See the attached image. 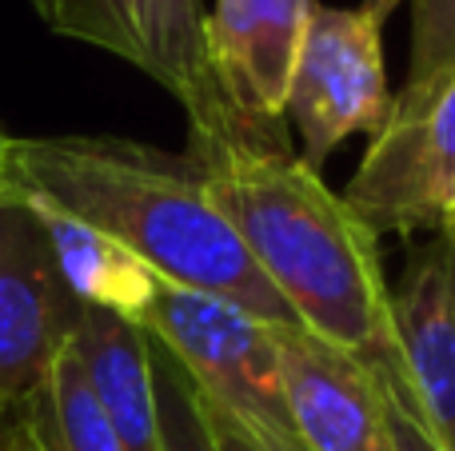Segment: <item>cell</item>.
<instances>
[{
    "label": "cell",
    "mask_w": 455,
    "mask_h": 451,
    "mask_svg": "<svg viewBox=\"0 0 455 451\" xmlns=\"http://www.w3.org/2000/svg\"><path fill=\"white\" fill-rule=\"evenodd\" d=\"M212 208L304 332L355 356L384 396L416 420L387 324L379 240L291 152L240 140L188 144ZM419 423V420H416Z\"/></svg>",
    "instance_id": "6da1fadb"
},
{
    "label": "cell",
    "mask_w": 455,
    "mask_h": 451,
    "mask_svg": "<svg viewBox=\"0 0 455 451\" xmlns=\"http://www.w3.org/2000/svg\"><path fill=\"white\" fill-rule=\"evenodd\" d=\"M4 200L48 204L112 236L164 284L216 296L272 328H296L228 220L212 208L188 152L120 136H4Z\"/></svg>",
    "instance_id": "7a4b0ae2"
},
{
    "label": "cell",
    "mask_w": 455,
    "mask_h": 451,
    "mask_svg": "<svg viewBox=\"0 0 455 451\" xmlns=\"http://www.w3.org/2000/svg\"><path fill=\"white\" fill-rule=\"evenodd\" d=\"M455 68L408 80L371 132L344 204L371 236H451Z\"/></svg>",
    "instance_id": "3957f363"
},
{
    "label": "cell",
    "mask_w": 455,
    "mask_h": 451,
    "mask_svg": "<svg viewBox=\"0 0 455 451\" xmlns=\"http://www.w3.org/2000/svg\"><path fill=\"white\" fill-rule=\"evenodd\" d=\"M140 328L180 364L204 400L240 415L248 428L272 439L275 451L296 447L280 392L272 324L228 300L160 280Z\"/></svg>",
    "instance_id": "277c9868"
},
{
    "label": "cell",
    "mask_w": 455,
    "mask_h": 451,
    "mask_svg": "<svg viewBox=\"0 0 455 451\" xmlns=\"http://www.w3.org/2000/svg\"><path fill=\"white\" fill-rule=\"evenodd\" d=\"M400 0H360L352 8L312 4L291 68L283 120L299 132V160L312 172L355 132H376L387 116L384 24Z\"/></svg>",
    "instance_id": "5b68a950"
},
{
    "label": "cell",
    "mask_w": 455,
    "mask_h": 451,
    "mask_svg": "<svg viewBox=\"0 0 455 451\" xmlns=\"http://www.w3.org/2000/svg\"><path fill=\"white\" fill-rule=\"evenodd\" d=\"M52 32L136 64L188 112V144L240 140L204 60L200 0H32Z\"/></svg>",
    "instance_id": "8992f818"
},
{
    "label": "cell",
    "mask_w": 455,
    "mask_h": 451,
    "mask_svg": "<svg viewBox=\"0 0 455 451\" xmlns=\"http://www.w3.org/2000/svg\"><path fill=\"white\" fill-rule=\"evenodd\" d=\"M84 316L24 204H0V431L20 423Z\"/></svg>",
    "instance_id": "52a82bcc"
},
{
    "label": "cell",
    "mask_w": 455,
    "mask_h": 451,
    "mask_svg": "<svg viewBox=\"0 0 455 451\" xmlns=\"http://www.w3.org/2000/svg\"><path fill=\"white\" fill-rule=\"evenodd\" d=\"M315 0H216L204 12V60L240 144L288 152L283 100Z\"/></svg>",
    "instance_id": "ba28073f"
},
{
    "label": "cell",
    "mask_w": 455,
    "mask_h": 451,
    "mask_svg": "<svg viewBox=\"0 0 455 451\" xmlns=\"http://www.w3.org/2000/svg\"><path fill=\"white\" fill-rule=\"evenodd\" d=\"M280 392L299 451H395L387 396L355 356L304 328H272Z\"/></svg>",
    "instance_id": "9c48e42d"
},
{
    "label": "cell",
    "mask_w": 455,
    "mask_h": 451,
    "mask_svg": "<svg viewBox=\"0 0 455 451\" xmlns=\"http://www.w3.org/2000/svg\"><path fill=\"white\" fill-rule=\"evenodd\" d=\"M451 236H424L387 284V324L416 420L440 451H455V276Z\"/></svg>",
    "instance_id": "30bf717a"
},
{
    "label": "cell",
    "mask_w": 455,
    "mask_h": 451,
    "mask_svg": "<svg viewBox=\"0 0 455 451\" xmlns=\"http://www.w3.org/2000/svg\"><path fill=\"white\" fill-rule=\"evenodd\" d=\"M84 380L100 404L120 451H160L156 392H152L148 332L140 324L116 320L108 312L84 308L72 336Z\"/></svg>",
    "instance_id": "8fae6325"
},
{
    "label": "cell",
    "mask_w": 455,
    "mask_h": 451,
    "mask_svg": "<svg viewBox=\"0 0 455 451\" xmlns=\"http://www.w3.org/2000/svg\"><path fill=\"white\" fill-rule=\"evenodd\" d=\"M24 208L36 216L56 272H60L64 288L80 300V308L108 312L116 320L140 324L160 288L156 272L136 260L128 248H120L112 236L56 212V208L48 204H24Z\"/></svg>",
    "instance_id": "7c38bea8"
},
{
    "label": "cell",
    "mask_w": 455,
    "mask_h": 451,
    "mask_svg": "<svg viewBox=\"0 0 455 451\" xmlns=\"http://www.w3.org/2000/svg\"><path fill=\"white\" fill-rule=\"evenodd\" d=\"M20 423L36 439L40 451H120L72 344L60 352L48 380L40 384L32 404L24 407Z\"/></svg>",
    "instance_id": "4fadbf2b"
},
{
    "label": "cell",
    "mask_w": 455,
    "mask_h": 451,
    "mask_svg": "<svg viewBox=\"0 0 455 451\" xmlns=\"http://www.w3.org/2000/svg\"><path fill=\"white\" fill-rule=\"evenodd\" d=\"M148 364H152V392H156L160 451H220L192 380L152 336H148Z\"/></svg>",
    "instance_id": "5bb4252c"
},
{
    "label": "cell",
    "mask_w": 455,
    "mask_h": 451,
    "mask_svg": "<svg viewBox=\"0 0 455 451\" xmlns=\"http://www.w3.org/2000/svg\"><path fill=\"white\" fill-rule=\"evenodd\" d=\"M455 68V0H411V68L408 80Z\"/></svg>",
    "instance_id": "9a60e30c"
},
{
    "label": "cell",
    "mask_w": 455,
    "mask_h": 451,
    "mask_svg": "<svg viewBox=\"0 0 455 451\" xmlns=\"http://www.w3.org/2000/svg\"><path fill=\"white\" fill-rule=\"evenodd\" d=\"M196 396H200V392H196ZM200 407H204L208 428H212L220 451H275L272 444H267V436H259L256 428H248V423H243L240 415H232L228 407L212 404V400H204V396H200Z\"/></svg>",
    "instance_id": "2e32d148"
},
{
    "label": "cell",
    "mask_w": 455,
    "mask_h": 451,
    "mask_svg": "<svg viewBox=\"0 0 455 451\" xmlns=\"http://www.w3.org/2000/svg\"><path fill=\"white\" fill-rule=\"evenodd\" d=\"M387 420H392V444H395V451H440L432 439H427V431L419 428V423L411 420L400 404H392V400H387Z\"/></svg>",
    "instance_id": "e0dca14e"
},
{
    "label": "cell",
    "mask_w": 455,
    "mask_h": 451,
    "mask_svg": "<svg viewBox=\"0 0 455 451\" xmlns=\"http://www.w3.org/2000/svg\"><path fill=\"white\" fill-rule=\"evenodd\" d=\"M12 451H40L36 447V439L24 431V423H16V439H12Z\"/></svg>",
    "instance_id": "ac0fdd59"
},
{
    "label": "cell",
    "mask_w": 455,
    "mask_h": 451,
    "mask_svg": "<svg viewBox=\"0 0 455 451\" xmlns=\"http://www.w3.org/2000/svg\"><path fill=\"white\" fill-rule=\"evenodd\" d=\"M12 439H16V428L12 431H0V451H12Z\"/></svg>",
    "instance_id": "d6986e66"
},
{
    "label": "cell",
    "mask_w": 455,
    "mask_h": 451,
    "mask_svg": "<svg viewBox=\"0 0 455 451\" xmlns=\"http://www.w3.org/2000/svg\"><path fill=\"white\" fill-rule=\"evenodd\" d=\"M4 148V144H0ZM0 204H4V168H0Z\"/></svg>",
    "instance_id": "ffe728a7"
},
{
    "label": "cell",
    "mask_w": 455,
    "mask_h": 451,
    "mask_svg": "<svg viewBox=\"0 0 455 451\" xmlns=\"http://www.w3.org/2000/svg\"><path fill=\"white\" fill-rule=\"evenodd\" d=\"M4 136H8V132H4V128H0V144H4Z\"/></svg>",
    "instance_id": "44dd1931"
},
{
    "label": "cell",
    "mask_w": 455,
    "mask_h": 451,
    "mask_svg": "<svg viewBox=\"0 0 455 451\" xmlns=\"http://www.w3.org/2000/svg\"><path fill=\"white\" fill-rule=\"evenodd\" d=\"M267 444H272V439H267ZM291 451H299V447H291Z\"/></svg>",
    "instance_id": "7402d4cb"
}]
</instances>
